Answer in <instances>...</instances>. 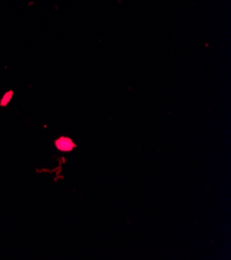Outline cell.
Returning a JSON list of instances; mask_svg holds the SVG:
<instances>
[{"label": "cell", "mask_w": 231, "mask_h": 260, "mask_svg": "<svg viewBox=\"0 0 231 260\" xmlns=\"http://www.w3.org/2000/svg\"><path fill=\"white\" fill-rule=\"evenodd\" d=\"M55 145L57 147V149H59L60 151H71L73 148L76 147V144L72 141V139L68 138V137H60L59 139H57L55 141Z\"/></svg>", "instance_id": "1"}, {"label": "cell", "mask_w": 231, "mask_h": 260, "mask_svg": "<svg viewBox=\"0 0 231 260\" xmlns=\"http://www.w3.org/2000/svg\"><path fill=\"white\" fill-rule=\"evenodd\" d=\"M13 95H14V91H13V90L7 91V92L2 96V99H0V106H2V107H7L8 104L11 102Z\"/></svg>", "instance_id": "2"}]
</instances>
